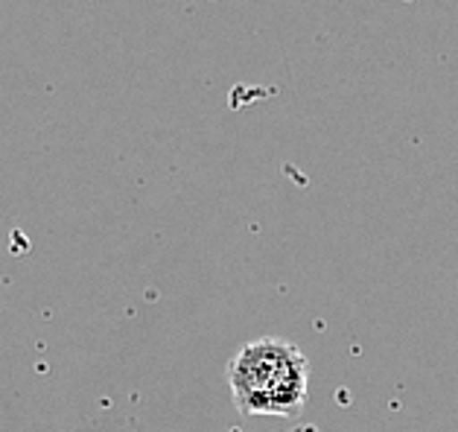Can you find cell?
Listing matches in <instances>:
<instances>
[{
    "instance_id": "1",
    "label": "cell",
    "mask_w": 458,
    "mask_h": 432,
    "mask_svg": "<svg viewBox=\"0 0 458 432\" xmlns=\"http://www.w3.org/2000/svg\"><path fill=\"white\" fill-rule=\"evenodd\" d=\"M228 385L242 415H298L310 392V362L293 342L263 336L237 351Z\"/></svg>"
}]
</instances>
